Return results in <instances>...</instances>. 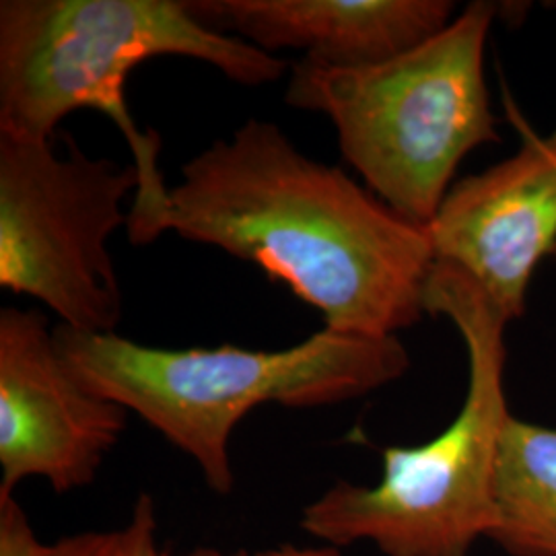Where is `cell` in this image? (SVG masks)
I'll use <instances>...</instances> for the list:
<instances>
[{
  "instance_id": "1",
  "label": "cell",
  "mask_w": 556,
  "mask_h": 556,
  "mask_svg": "<svg viewBox=\"0 0 556 556\" xmlns=\"http://www.w3.org/2000/svg\"><path fill=\"white\" fill-rule=\"evenodd\" d=\"M160 231L256 264L340 334L396 337L427 314L429 229L303 155L275 122L248 119L184 163Z\"/></svg>"
},
{
  "instance_id": "2",
  "label": "cell",
  "mask_w": 556,
  "mask_h": 556,
  "mask_svg": "<svg viewBox=\"0 0 556 556\" xmlns=\"http://www.w3.org/2000/svg\"><path fill=\"white\" fill-rule=\"evenodd\" d=\"M161 56L206 62L248 87L291 71L285 60L202 25L188 0L0 2V135L52 142L60 122L85 108L112 119L139 174L126 225L135 245L161 238L169 188L160 169L161 137L132 118L126 80Z\"/></svg>"
},
{
  "instance_id": "3",
  "label": "cell",
  "mask_w": 556,
  "mask_h": 556,
  "mask_svg": "<svg viewBox=\"0 0 556 556\" xmlns=\"http://www.w3.org/2000/svg\"><path fill=\"white\" fill-rule=\"evenodd\" d=\"M54 340L73 374L96 394L137 413L199 464L215 493L233 489L229 441L262 404L332 406L402 378L410 357L397 337L319 330L291 349H155L59 324Z\"/></svg>"
},
{
  "instance_id": "4",
  "label": "cell",
  "mask_w": 556,
  "mask_h": 556,
  "mask_svg": "<svg viewBox=\"0 0 556 556\" xmlns=\"http://www.w3.org/2000/svg\"><path fill=\"white\" fill-rule=\"evenodd\" d=\"M425 312L450 319L468 353L457 417L417 447L383 450L376 486L337 482L303 509L301 530L332 546L371 542L386 556H468L489 536L505 425L507 319L472 278L435 262Z\"/></svg>"
},
{
  "instance_id": "5",
  "label": "cell",
  "mask_w": 556,
  "mask_h": 556,
  "mask_svg": "<svg viewBox=\"0 0 556 556\" xmlns=\"http://www.w3.org/2000/svg\"><path fill=\"white\" fill-rule=\"evenodd\" d=\"M495 4L470 2L452 23L396 59L334 68L291 66L285 101L334 124L338 147L371 194L422 227L435 219L462 160L498 142L484 80Z\"/></svg>"
},
{
  "instance_id": "6",
  "label": "cell",
  "mask_w": 556,
  "mask_h": 556,
  "mask_svg": "<svg viewBox=\"0 0 556 556\" xmlns=\"http://www.w3.org/2000/svg\"><path fill=\"white\" fill-rule=\"evenodd\" d=\"M52 142L0 135V287L48 305L80 332H116L124 301L108 250L128 225L135 165L89 157L71 135Z\"/></svg>"
},
{
  "instance_id": "7",
  "label": "cell",
  "mask_w": 556,
  "mask_h": 556,
  "mask_svg": "<svg viewBox=\"0 0 556 556\" xmlns=\"http://www.w3.org/2000/svg\"><path fill=\"white\" fill-rule=\"evenodd\" d=\"M126 413L73 374L40 312L0 309V493L27 478L56 493L91 484Z\"/></svg>"
},
{
  "instance_id": "8",
  "label": "cell",
  "mask_w": 556,
  "mask_h": 556,
  "mask_svg": "<svg viewBox=\"0 0 556 556\" xmlns=\"http://www.w3.org/2000/svg\"><path fill=\"white\" fill-rule=\"evenodd\" d=\"M427 229L435 262L466 273L507 321L521 318L538 264L556 248V130L456 181Z\"/></svg>"
},
{
  "instance_id": "9",
  "label": "cell",
  "mask_w": 556,
  "mask_h": 556,
  "mask_svg": "<svg viewBox=\"0 0 556 556\" xmlns=\"http://www.w3.org/2000/svg\"><path fill=\"white\" fill-rule=\"evenodd\" d=\"M208 29L273 54L301 50L334 68L374 66L431 40L454 15L450 0H188Z\"/></svg>"
},
{
  "instance_id": "10",
  "label": "cell",
  "mask_w": 556,
  "mask_h": 556,
  "mask_svg": "<svg viewBox=\"0 0 556 556\" xmlns=\"http://www.w3.org/2000/svg\"><path fill=\"white\" fill-rule=\"evenodd\" d=\"M486 538L507 555L556 556V429L514 415L507 420Z\"/></svg>"
},
{
  "instance_id": "11",
  "label": "cell",
  "mask_w": 556,
  "mask_h": 556,
  "mask_svg": "<svg viewBox=\"0 0 556 556\" xmlns=\"http://www.w3.org/2000/svg\"><path fill=\"white\" fill-rule=\"evenodd\" d=\"M43 556H165L157 548L155 503L149 495H140L124 528L60 538L46 544Z\"/></svg>"
},
{
  "instance_id": "12",
  "label": "cell",
  "mask_w": 556,
  "mask_h": 556,
  "mask_svg": "<svg viewBox=\"0 0 556 556\" xmlns=\"http://www.w3.org/2000/svg\"><path fill=\"white\" fill-rule=\"evenodd\" d=\"M27 514L9 493H0V556H43Z\"/></svg>"
},
{
  "instance_id": "13",
  "label": "cell",
  "mask_w": 556,
  "mask_h": 556,
  "mask_svg": "<svg viewBox=\"0 0 556 556\" xmlns=\"http://www.w3.org/2000/svg\"><path fill=\"white\" fill-rule=\"evenodd\" d=\"M303 556H337V553L332 548H326V551H307Z\"/></svg>"
},
{
  "instance_id": "14",
  "label": "cell",
  "mask_w": 556,
  "mask_h": 556,
  "mask_svg": "<svg viewBox=\"0 0 556 556\" xmlns=\"http://www.w3.org/2000/svg\"><path fill=\"white\" fill-rule=\"evenodd\" d=\"M197 556H215V555H213V553H206V555H197ZM233 556H248V555H243V553H238V555H233Z\"/></svg>"
},
{
  "instance_id": "15",
  "label": "cell",
  "mask_w": 556,
  "mask_h": 556,
  "mask_svg": "<svg viewBox=\"0 0 556 556\" xmlns=\"http://www.w3.org/2000/svg\"><path fill=\"white\" fill-rule=\"evenodd\" d=\"M553 256H555V258H556V248H555V252H553Z\"/></svg>"
}]
</instances>
